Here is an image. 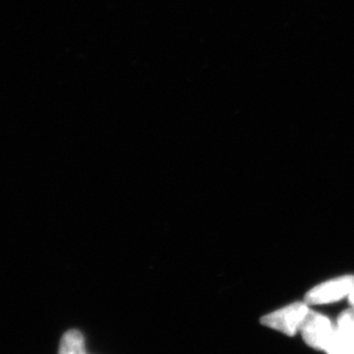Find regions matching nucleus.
Listing matches in <instances>:
<instances>
[{"instance_id":"obj_1","label":"nucleus","mask_w":354,"mask_h":354,"mask_svg":"<svg viewBox=\"0 0 354 354\" xmlns=\"http://www.w3.org/2000/svg\"><path fill=\"white\" fill-rule=\"evenodd\" d=\"M308 311L310 310L306 303L297 301L281 310H277L271 315L261 317V324L274 330L281 331L288 336H294L296 331L301 328V322Z\"/></svg>"},{"instance_id":"obj_5","label":"nucleus","mask_w":354,"mask_h":354,"mask_svg":"<svg viewBox=\"0 0 354 354\" xmlns=\"http://www.w3.org/2000/svg\"><path fill=\"white\" fill-rule=\"evenodd\" d=\"M59 354H86L83 335L78 330H69L61 339Z\"/></svg>"},{"instance_id":"obj_6","label":"nucleus","mask_w":354,"mask_h":354,"mask_svg":"<svg viewBox=\"0 0 354 354\" xmlns=\"http://www.w3.org/2000/svg\"><path fill=\"white\" fill-rule=\"evenodd\" d=\"M337 327L345 333L354 335V308L344 311L339 315Z\"/></svg>"},{"instance_id":"obj_7","label":"nucleus","mask_w":354,"mask_h":354,"mask_svg":"<svg viewBox=\"0 0 354 354\" xmlns=\"http://www.w3.org/2000/svg\"><path fill=\"white\" fill-rule=\"evenodd\" d=\"M348 301H350V304L354 308V289L351 291V294L348 295Z\"/></svg>"},{"instance_id":"obj_4","label":"nucleus","mask_w":354,"mask_h":354,"mask_svg":"<svg viewBox=\"0 0 354 354\" xmlns=\"http://www.w3.org/2000/svg\"><path fill=\"white\" fill-rule=\"evenodd\" d=\"M324 351L328 354H354V335L336 328Z\"/></svg>"},{"instance_id":"obj_3","label":"nucleus","mask_w":354,"mask_h":354,"mask_svg":"<svg viewBox=\"0 0 354 354\" xmlns=\"http://www.w3.org/2000/svg\"><path fill=\"white\" fill-rule=\"evenodd\" d=\"M299 329L308 346L324 351L336 330L328 317L313 311H308Z\"/></svg>"},{"instance_id":"obj_2","label":"nucleus","mask_w":354,"mask_h":354,"mask_svg":"<svg viewBox=\"0 0 354 354\" xmlns=\"http://www.w3.org/2000/svg\"><path fill=\"white\" fill-rule=\"evenodd\" d=\"M354 289V275H345L319 284L305 296L308 305L329 304L351 294Z\"/></svg>"}]
</instances>
